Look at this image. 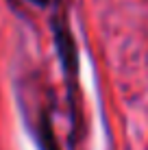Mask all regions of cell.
<instances>
[{
  "label": "cell",
  "mask_w": 148,
  "mask_h": 150,
  "mask_svg": "<svg viewBox=\"0 0 148 150\" xmlns=\"http://www.w3.org/2000/svg\"><path fill=\"white\" fill-rule=\"evenodd\" d=\"M30 2L39 4V7H50V4H55V2H57V0H30Z\"/></svg>",
  "instance_id": "6da1fadb"
}]
</instances>
